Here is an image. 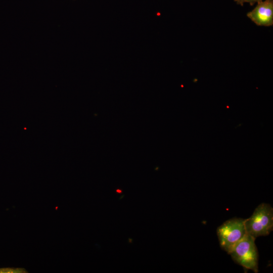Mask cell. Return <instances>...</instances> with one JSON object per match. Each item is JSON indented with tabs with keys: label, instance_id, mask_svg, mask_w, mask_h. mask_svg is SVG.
I'll return each instance as SVG.
<instances>
[{
	"label": "cell",
	"instance_id": "cell-1",
	"mask_svg": "<svg viewBox=\"0 0 273 273\" xmlns=\"http://www.w3.org/2000/svg\"><path fill=\"white\" fill-rule=\"evenodd\" d=\"M244 223L247 234L255 238L269 235L273 230L272 207L267 203H261L252 215L245 219Z\"/></svg>",
	"mask_w": 273,
	"mask_h": 273
},
{
	"label": "cell",
	"instance_id": "cell-2",
	"mask_svg": "<svg viewBox=\"0 0 273 273\" xmlns=\"http://www.w3.org/2000/svg\"><path fill=\"white\" fill-rule=\"evenodd\" d=\"M255 238L248 234L238 242L229 254L238 264L254 272L258 271V254L255 243Z\"/></svg>",
	"mask_w": 273,
	"mask_h": 273
},
{
	"label": "cell",
	"instance_id": "cell-3",
	"mask_svg": "<svg viewBox=\"0 0 273 273\" xmlns=\"http://www.w3.org/2000/svg\"><path fill=\"white\" fill-rule=\"evenodd\" d=\"M245 219H230L217 229V235L221 248L230 253L233 247L247 234L245 226Z\"/></svg>",
	"mask_w": 273,
	"mask_h": 273
},
{
	"label": "cell",
	"instance_id": "cell-4",
	"mask_svg": "<svg viewBox=\"0 0 273 273\" xmlns=\"http://www.w3.org/2000/svg\"><path fill=\"white\" fill-rule=\"evenodd\" d=\"M247 16L258 26H272L273 0H264L257 3L256 6L247 14Z\"/></svg>",
	"mask_w": 273,
	"mask_h": 273
},
{
	"label": "cell",
	"instance_id": "cell-5",
	"mask_svg": "<svg viewBox=\"0 0 273 273\" xmlns=\"http://www.w3.org/2000/svg\"><path fill=\"white\" fill-rule=\"evenodd\" d=\"M27 271L23 268H0V272L1 273H20L26 272Z\"/></svg>",
	"mask_w": 273,
	"mask_h": 273
},
{
	"label": "cell",
	"instance_id": "cell-6",
	"mask_svg": "<svg viewBox=\"0 0 273 273\" xmlns=\"http://www.w3.org/2000/svg\"><path fill=\"white\" fill-rule=\"evenodd\" d=\"M262 0H234V1L238 4L240 5L241 6H243L244 3H248L251 6H253L255 3H257L259 2H261Z\"/></svg>",
	"mask_w": 273,
	"mask_h": 273
}]
</instances>
